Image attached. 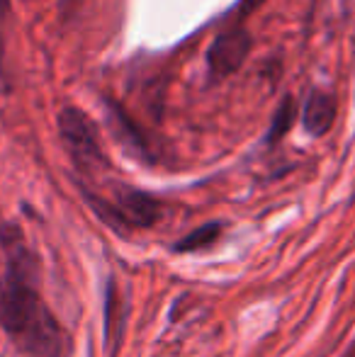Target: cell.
<instances>
[{
	"label": "cell",
	"mask_w": 355,
	"mask_h": 357,
	"mask_svg": "<svg viewBox=\"0 0 355 357\" xmlns=\"http://www.w3.org/2000/svg\"><path fill=\"white\" fill-rule=\"evenodd\" d=\"M251 34L241 27H234V29H227L222 32L217 39L212 42L207 52V66L209 71L219 78L224 75H232L234 71L246 63L248 54H251Z\"/></svg>",
	"instance_id": "cell-3"
},
{
	"label": "cell",
	"mask_w": 355,
	"mask_h": 357,
	"mask_svg": "<svg viewBox=\"0 0 355 357\" xmlns=\"http://www.w3.org/2000/svg\"><path fill=\"white\" fill-rule=\"evenodd\" d=\"M219 234H222V224H217V221L204 224V226H199V229H195L192 234L185 236L183 241H178L176 250H185V253H190V250L207 248V245H212L214 241L219 238Z\"/></svg>",
	"instance_id": "cell-8"
},
{
	"label": "cell",
	"mask_w": 355,
	"mask_h": 357,
	"mask_svg": "<svg viewBox=\"0 0 355 357\" xmlns=\"http://www.w3.org/2000/svg\"><path fill=\"white\" fill-rule=\"evenodd\" d=\"M333 119H336V100H333V95L324 93V90H314L307 102H304V129L312 137H324L333 127Z\"/></svg>",
	"instance_id": "cell-6"
},
{
	"label": "cell",
	"mask_w": 355,
	"mask_h": 357,
	"mask_svg": "<svg viewBox=\"0 0 355 357\" xmlns=\"http://www.w3.org/2000/svg\"><path fill=\"white\" fill-rule=\"evenodd\" d=\"M8 268L0 278V328L27 357H68L71 338L37 289V263L15 226L0 229Z\"/></svg>",
	"instance_id": "cell-1"
},
{
	"label": "cell",
	"mask_w": 355,
	"mask_h": 357,
	"mask_svg": "<svg viewBox=\"0 0 355 357\" xmlns=\"http://www.w3.org/2000/svg\"><path fill=\"white\" fill-rule=\"evenodd\" d=\"M124 326H127V304H124V296L119 294L117 282L109 280L107 291H105V345L109 355L117 353Z\"/></svg>",
	"instance_id": "cell-5"
},
{
	"label": "cell",
	"mask_w": 355,
	"mask_h": 357,
	"mask_svg": "<svg viewBox=\"0 0 355 357\" xmlns=\"http://www.w3.org/2000/svg\"><path fill=\"white\" fill-rule=\"evenodd\" d=\"M8 13V0H0V15Z\"/></svg>",
	"instance_id": "cell-11"
},
{
	"label": "cell",
	"mask_w": 355,
	"mask_h": 357,
	"mask_svg": "<svg viewBox=\"0 0 355 357\" xmlns=\"http://www.w3.org/2000/svg\"><path fill=\"white\" fill-rule=\"evenodd\" d=\"M59 134L66 144L71 158L81 165L83 170L103 168L107 160L100 149V139L95 132L93 122L88 119L86 112L78 107H63L59 112Z\"/></svg>",
	"instance_id": "cell-2"
},
{
	"label": "cell",
	"mask_w": 355,
	"mask_h": 357,
	"mask_svg": "<svg viewBox=\"0 0 355 357\" xmlns=\"http://www.w3.org/2000/svg\"><path fill=\"white\" fill-rule=\"evenodd\" d=\"M107 107H109V112H107L109 114V127H112L114 137L119 139V144L127 146L132 153H142V155L146 153V144L142 142V134L137 132V127L132 124V119H129L127 114L117 107V105L109 102Z\"/></svg>",
	"instance_id": "cell-7"
},
{
	"label": "cell",
	"mask_w": 355,
	"mask_h": 357,
	"mask_svg": "<svg viewBox=\"0 0 355 357\" xmlns=\"http://www.w3.org/2000/svg\"><path fill=\"white\" fill-rule=\"evenodd\" d=\"M353 355H355V348H353Z\"/></svg>",
	"instance_id": "cell-12"
},
{
	"label": "cell",
	"mask_w": 355,
	"mask_h": 357,
	"mask_svg": "<svg viewBox=\"0 0 355 357\" xmlns=\"http://www.w3.org/2000/svg\"><path fill=\"white\" fill-rule=\"evenodd\" d=\"M117 219L122 229H146L153 226L161 216V204L156 197L142 192L134 188H122L117 192V199L112 202Z\"/></svg>",
	"instance_id": "cell-4"
},
{
	"label": "cell",
	"mask_w": 355,
	"mask_h": 357,
	"mask_svg": "<svg viewBox=\"0 0 355 357\" xmlns=\"http://www.w3.org/2000/svg\"><path fill=\"white\" fill-rule=\"evenodd\" d=\"M294 119V105L292 100H285L282 107L278 109V114H275L273 119V127H270V142H278L280 137H285V132L289 129V124H292Z\"/></svg>",
	"instance_id": "cell-9"
},
{
	"label": "cell",
	"mask_w": 355,
	"mask_h": 357,
	"mask_svg": "<svg viewBox=\"0 0 355 357\" xmlns=\"http://www.w3.org/2000/svg\"><path fill=\"white\" fill-rule=\"evenodd\" d=\"M266 3V0H241V5H239V13L241 15H251L256 8H261V5Z\"/></svg>",
	"instance_id": "cell-10"
}]
</instances>
